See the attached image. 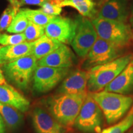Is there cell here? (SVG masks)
Listing matches in <instances>:
<instances>
[{
    "mask_svg": "<svg viewBox=\"0 0 133 133\" xmlns=\"http://www.w3.org/2000/svg\"><path fill=\"white\" fill-rule=\"evenodd\" d=\"M87 94H57L48 98L46 107L60 124L64 127H71L74 126Z\"/></svg>",
    "mask_w": 133,
    "mask_h": 133,
    "instance_id": "1",
    "label": "cell"
},
{
    "mask_svg": "<svg viewBox=\"0 0 133 133\" xmlns=\"http://www.w3.org/2000/svg\"><path fill=\"white\" fill-rule=\"evenodd\" d=\"M90 93L102 111L108 124L116 123L126 116L133 105V97L131 96L105 90Z\"/></svg>",
    "mask_w": 133,
    "mask_h": 133,
    "instance_id": "2",
    "label": "cell"
},
{
    "mask_svg": "<svg viewBox=\"0 0 133 133\" xmlns=\"http://www.w3.org/2000/svg\"><path fill=\"white\" fill-rule=\"evenodd\" d=\"M132 59L133 54H128L89 69L87 71L88 92L94 93L102 91L118 75Z\"/></svg>",
    "mask_w": 133,
    "mask_h": 133,
    "instance_id": "3",
    "label": "cell"
},
{
    "mask_svg": "<svg viewBox=\"0 0 133 133\" xmlns=\"http://www.w3.org/2000/svg\"><path fill=\"white\" fill-rule=\"evenodd\" d=\"M98 37L122 49L127 46L132 38L130 26L125 22L110 21L100 17L91 20Z\"/></svg>",
    "mask_w": 133,
    "mask_h": 133,
    "instance_id": "4",
    "label": "cell"
},
{
    "mask_svg": "<svg viewBox=\"0 0 133 133\" xmlns=\"http://www.w3.org/2000/svg\"><path fill=\"white\" fill-rule=\"evenodd\" d=\"M38 60L33 55L21 58L14 62L3 65L6 78L22 90L29 88L34 71L37 66Z\"/></svg>",
    "mask_w": 133,
    "mask_h": 133,
    "instance_id": "5",
    "label": "cell"
},
{
    "mask_svg": "<svg viewBox=\"0 0 133 133\" xmlns=\"http://www.w3.org/2000/svg\"><path fill=\"white\" fill-rule=\"evenodd\" d=\"M104 117L101 108L88 92L74 126L83 132L99 133L101 131Z\"/></svg>",
    "mask_w": 133,
    "mask_h": 133,
    "instance_id": "6",
    "label": "cell"
},
{
    "mask_svg": "<svg viewBox=\"0 0 133 133\" xmlns=\"http://www.w3.org/2000/svg\"><path fill=\"white\" fill-rule=\"evenodd\" d=\"M75 21L76 32L70 44L79 57H86L97 39L98 36L92 21L89 18L79 16Z\"/></svg>",
    "mask_w": 133,
    "mask_h": 133,
    "instance_id": "7",
    "label": "cell"
},
{
    "mask_svg": "<svg viewBox=\"0 0 133 133\" xmlns=\"http://www.w3.org/2000/svg\"><path fill=\"white\" fill-rule=\"evenodd\" d=\"M69 68L37 66L33 75V89L38 92L52 90L69 73Z\"/></svg>",
    "mask_w": 133,
    "mask_h": 133,
    "instance_id": "8",
    "label": "cell"
},
{
    "mask_svg": "<svg viewBox=\"0 0 133 133\" xmlns=\"http://www.w3.org/2000/svg\"><path fill=\"white\" fill-rule=\"evenodd\" d=\"M121 49L98 37L86 57L84 67L89 70L94 66L110 62L120 57Z\"/></svg>",
    "mask_w": 133,
    "mask_h": 133,
    "instance_id": "9",
    "label": "cell"
},
{
    "mask_svg": "<svg viewBox=\"0 0 133 133\" xmlns=\"http://www.w3.org/2000/svg\"><path fill=\"white\" fill-rule=\"evenodd\" d=\"M75 20L56 16L45 26V35L62 44H71L76 32Z\"/></svg>",
    "mask_w": 133,
    "mask_h": 133,
    "instance_id": "10",
    "label": "cell"
},
{
    "mask_svg": "<svg viewBox=\"0 0 133 133\" xmlns=\"http://www.w3.org/2000/svg\"><path fill=\"white\" fill-rule=\"evenodd\" d=\"M75 55L66 44L61 45L42 59L38 61V66L55 68H70L74 65Z\"/></svg>",
    "mask_w": 133,
    "mask_h": 133,
    "instance_id": "11",
    "label": "cell"
},
{
    "mask_svg": "<svg viewBox=\"0 0 133 133\" xmlns=\"http://www.w3.org/2000/svg\"><path fill=\"white\" fill-rule=\"evenodd\" d=\"M33 124L37 133H64V126L59 123L51 114L36 107L31 114Z\"/></svg>",
    "mask_w": 133,
    "mask_h": 133,
    "instance_id": "12",
    "label": "cell"
},
{
    "mask_svg": "<svg viewBox=\"0 0 133 133\" xmlns=\"http://www.w3.org/2000/svg\"><path fill=\"white\" fill-rule=\"evenodd\" d=\"M88 72L76 70L63 79L57 90L58 94H81L88 92Z\"/></svg>",
    "mask_w": 133,
    "mask_h": 133,
    "instance_id": "13",
    "label": "cell"
},
{
    "mask_svg": "<svg viewBox=\"0 0 133 133\" xmlns=\"http://www.w3.org/2000/svg\"><path fill=\"white\" fill-rule=\"evenodd\" d=\"M104 90L108 92L128 95L133 91V59L119 74L106 86Z\"/></svg>",
    "mask_w": 133,
    "mask_h": 133,
    "instance_id": "14",
    "label": "cell"
},
{
    "mask_svg": "<svg viewBox=\"0 0 133 133\" xmlns=\"http://www.w3.org/2000/svg\"><path fill=\"white\" fill-rule=\"evenodd\" d=\"M98 17L125 22L128 17L126 0H107L101 6Z\"/></svg>",
    "mask_w": 133,
    "mask_h": 133,
    "instance_id": "15",
    "label": "cell"
},
{
    "mask_svg": "<svg viewBox=\"0 0 133 133\" xmlns=\"http://www.w3.org/2000/svg\"><path fill=\"white\" fill-rule=\"evenodd\" d=\"M0 102L11 106L21 112H26L30 105L23 94L7 83L0 85Z\"/></svg>",
    "mask_w": 133,
    "mask_h": 133,
    "instance_id": "16",
    "label": "cell"
},
{
    "mask_svg": "<svg viewBox=\"0 0 133 133\" xmlns=\"http://www.w3.org/2000/svg\"><path fill=\"white\" fill-rule=\"evenodd\" d=\"M33 43L24 42L16 45L3 46L0 49V64L14 62L21 58L32 54Z\"/></svg>",
    "mask_w": 133,
    "mask_h": 133,
    "instance_id": "17",
    "label": "cell"
},
{
    "mask_svg": "<svg viewBox=\"0 0 133 133\" xmlns=\"http://www.w3.org/2000/svg\"><path fill=\"white\" fill-rule=\"evenodd\" d=\"M61 44L62 43L57 40L44 35L33 42L32 55L39 61L57 49Z\"/></svg>",
    "mask_w": 133,
    "mask_h": 133,
    "instance_id": "18",
    "label": "cell"
},
{
    "mask_svg": "<svg viewBox=\"0 0 133 133\" xmlns=\"http://www.w3.org/2000/svg\"><path fill=\"white\" fill-rule=\"evenodd\" d=\"M59 6L74 8L80 16L89 19H92L96 13L95 4L92 0H64Z\"/></svg>",
    "mask_w": 133,
    "mask_h": 133,
    "instance_id": "19",
    "label": "cell"
},
{
    "mask_svg": "<svg viewBox=\"0 0 133 133\" xmlns=\"http://www.w3.org/2000/svg\"><path fill=\"white\" fill-rule=\"evenodd\" d=\"M0 115L5 124L11 129L17 128L23 121V115L17 109L0 102Z\"/></svg>",
    "mask_w": 133,
    "mask_h": 133,
    "instance_id": "20",
    "label": "cell"
},
{
    "mask_svg": "<svg viewBox=\"0 0 133 133\" xmlns=\"http://www.w3.org/2000/svg\"><path fill=\"white\" fill-rule=\"evenodd\" d=\"M133 126V105L123 118L99 133H126Z\"/></svg>",
    "mask_w": 133,
    "mask_h": 133,
    "instance_id": "21",
    "label": "cell"
},
{
    "mask_svg": "<svg viewBox=\"0 0 133 133\" xmlns=\"http://www.w3.org/2000/svg\"><path fill=\"white\" fill-rule=\"evenodd\" d=\"M20 9L24 13L30 22L44 27L56 17L45 14L40 9L35 10L26 8Z\"/></svg>",
    "mask_w": 133,
    "mask_h": 133,
    "instance_id": "22",
    "label": "cell"
},
{
    "mask_svg": "<svg viewBox=\"0 0 133 133\" xmlns=\"http://www.w3.org/2000/svg\"><path fill=\"white\" fill-rule=\"evenodd\" d=\"M29 21L28 20L24 13L19 9V12L15 16L14 19L9 27L8 28V32L11 33H22L25 30L26 26L29 24Z\"/></svg>",
    "mask_w": 133,
    "mask_h": 133,
    "instance_id": "23",
    "label": "cell"
},
{
    "mask_svg": "<svg viewBox=\"0 0 133 133\" xmlns=\"http://www.w3.org/2000/svg\"><path fill=\"white\" fill-rule=\"evenodd\" d=\"M24 34L26 42L33 43L45 35V27L29 21Z\"/></svg>",
    "mask_w": 133,
    "mask_h": 133,
    "instance_id": "24",
    "label": "cell"
},
{
    "mask_svg": "<svg viewBox=\"0 0 133 133\" xmlns=\"http://www.w3.org/2000/svg\"><path fill=\"white\" fill-rule=\"evenodd\" d=\"M19 9V8L10 5L4 10L0 18V32L7 30Z\"/></svg>",
    "mask_w": 133,
    "mask_h": 133,
    "instance_id": "25",
    "label": "cell"
},
{
    "mask_svg": "<svg viewBox=\"0 0 133 133\" xmlns=\"http://www.w3.org/2000/svg\"><path fill=\"white\" fill-rule=\"evenodd\" d=\"M25 41V36L24 33L13 35H8L6 33L0 35V44L4 46L16 45Z\"/></svg>",
    "mask_w": 133,
    "mask_h": 133,
    "instance_id": "26",
    "label": "cell"
},
{
    "mask_svg": "<svg viewBox=\"0 0 133 133\" xmlns=\"http://www.w3.org/2000/svg\"><path fill=\"white\" fill-rule=\"evenodd\" d=\"M41 11L46 14L52 16H59L61 14L62 8L59 5L48 1L41 6Z\"/></svg>",
    "mask_w": 133,
    "mask_h": 133,
    "instance_id": "27",
    "label": "cell"
},
{
    "mask_svg": "<svg viewBox=\"0 0 133 133\" xmlns=\"http://www.w3.org/2000/svg\"><path fill=\"white\" fill-rule=\"evenodd\" d=\"M22 5H35V6H41L42 5L49 0H19Z\"/></svg>",
    "mask_w": 133,
    "mask_h": 133,
    "instance_id": "28",
    "label": "cell"
},
{
    "mask_svg": "<svg viewBox=\"0 0 133 133\" xmlns=\"http://www.w3.org/2000/svg\"><path fill=\"white\" fill-rule=\"evenodd\" d=\"M6 132V124L3 120L2 116L0 115V133H5Z\"/></svg>",
    "mask_w": 133,
    "mask_h": 133,
    "instance_id": "29",
    "label": "cell"
},
{
    "mask_svg": "<svg viewBox=\"0 0 133 133\" xmlns=\"http://www.w3.org/2000/svg\"><path fill=\"white\" fill-rule=\"evenodd\" d=\"M7 1L11 4V5L14 6L15 7L20 8V7L22 6L21 1L19 0H7Z\"/></svg>",
    "mask_w": 133,
    "mask_h": 133,
    "instance_id": "30",
    "label": "cell"
},
{
    "mask_svg": "<svg viewBox=\"0 0 133 133\" xmlns=\"http://www.w3.org/2000/svg\"><path fill=\"white\" fill-rule=\"evenodd\" d=\"M4 84H6V80H5L4 76L3 75V71L1 70V69H0V85Z\"/></svg>",
    "mask_w": 133,
    "mask_h": 133,
    "instance_id": "31",
    "label": "cell"
},
{
    "mask_svg": "<svg viewBox=\"0 0 133 133\" xmlns=\"http://www.w3.org/2000/svg\"><path fill=\"white\" fill-rule=\"evenodd\" d=\"M130 22H131V28H132V35H133V9L132 10V12H131V17H130Z\"/></svg>",
    "mask_w": 133,
    "mask_h": 133,
    "instance_id": "32",
    "label": "cell"
},
{
    "mask_svg": "<svg viewBox=\"0 0 133 133\" xmlns=\"http://www.w3.org/2000/svg\"><path fill=\"white\" fill-rule=\"evenodd\" d=\"M64 1V0H49V1H51V2H52L53 3H55V4L59 5V4H61V3Z\"/></svg>",
    "mask_w": 133,
    "mask_h": 133,
    "instance_id": "33",
    "label": "cell"
},
{
    "mask_svg": "<svg viewBox=\"0 0 133 133\" xmlns=\"http://www.w3.org/2000/svg\"><path fill=\"white\" fill-rule=\"evenodd\" d=\"M127 133H133V129H131V130H130L129 131V132H128Z\"/></svg>",
    "mask_w": 133,
    "mask_h": 133,
    "instance_id": "34",
    "label": "cell"
},
{
    "mask_svg": "<svg viewBox=\"0 0 133 133\" xmlns=\"http://www.w3.org/2000/svg\"><path fill=\"white\" fill-rule=\"evenodd\" d=\"M1 46H0V49H1Z\"/></svg>",
    "mask_w": 133,
    "mask_h": 133,
    "instance_id": "35",
    "label": "cell"
}]
</instances>
